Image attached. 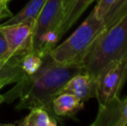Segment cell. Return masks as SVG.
<instances>
[{
	"label": "cell",
	"instance_id": "obj_1",
	"mask_svg": "<svg viewBox=\"0 0 127 126\" xmlns=\"http://www.w3.org/2000/svg\"><path fill=\"white\" fill-rule=\"evenodd\" d=\"M81 73H84L81 64L58 63L48 54L42 57V66L35 74L17 81V86L3 95L4 101L10 102L18 98V110L42 107L53 111V99L71 78Z\"/></svg>",
	"mask_w": 127,
	"mask_h": 126
},
{
	"label": "cell",
	"instance_id": "obj_2",
	"mask_svg": "<svg viewBox=\"0 0 127 126\" xmlns=\"http://www.w3.org/2000/svg\"><path fill=\"white\" fill-rule=\"evenodd\" d=\"M127 54V13L103 30L81 61L85 74L96 78L109 65Z\"/></svg>",
	"mask_w": 127,
	"mask_h": 126
},
{
	"label": "cell",
	"instance_id": "obj_3",
	"mask_svg": "<svg viewBox=\"0 0 127 126\" xmlns=\"http://www.w3.org/2000/svg\"><path fill=\"white\" fill-rule=\"evenodd\" d=\"M103 19L96 15L93 9L87 18L68 38L55 46L49 52L55 61L62 64H81V61L89 50L94 40L105 30Z\"/></svg>",
	"mask_w": 127,
	"mask_h": 126
},
{
	"label": "cell",
	"instance_id": "obj_4",
	"mask_svg": "<svg viewBox=\"0 0 127 126\" xmlns=\"http://www.w3.org/2000/svg\"><path fill=\"white\" fill-rule=\"evenodd\" d=\"M127 80V54L105 67L96 78V99L99 106L119 98Z\"/></svg>",
	"mask_w": 127,
	"mask_h": 126
},
{
	"label": "cell",
	"instance_id": "obj_5",
	"mask_svg": "<svg viewBox=\"0 0 127 126\" xmlns=\"http://www.w3.org/2000/svg\"><path fill=\"white\" fill-rule=\"evenodd\" d=\"M63 17V0H46L34 23L29 52L35 53L42 37L49 31H56ZM59 36V35H58Z\"/></svg>",
	"mask_w": 127,
	"mask_h": 126
},
{
	"label": "cell",
	"instance_id": "obj_6",
	"mask_svg": "<svg viewBox=\"0 0 127 126\" xmlns=\"http://www.w3.org/2000/svg\"><path fill=\"white\" fill-rule=\"evenodd\" d=\"M34 23L24 21L18 24L0 26V30L4 35L8 44V58L29 52Z\"/></svg>",
	"mask_w": 127,
	"mask_h": 126
},
{
	"label": "cell",
	"instance_id": "obj_7",
	"mask_svg": "<svg viewBox=\"0 0 127 126\" xmlns=\"http://www.w3.org/2000/svg\"><path fill=\"white\" fill-rule=\"evenodd\" d=\"M93 126H127V97L116 98L105 105L99 106V111Z\"/></svg>",
	"mask_w": 127,
	"mask_h": 126
},
{
	"label": "cell",
	"instance_id": "obj_8",
	"mask_svg": "<svg viewBox=\"0 0 127 126\" xmlns=\"http://www.w3.org/2000/svg\"><path fill=\"white\" fill-rule=\"evenodd\" d=\"M96 79L81 73L72 77L63 86L60 93H68L76 96L83 102L96 99Z\"/></svg>",
	"mask_w": 127,
	"mask_h": 126
},
{
	"label": "cell",
	"instance_id": "obj_9",
	"mask_svg": "<svg viewBox=\"0 0 127 126\" xmlns=\"http://www.w3.org/2000/svg\"><path fill=\"white\" fill-rule=\"evenodd\" d=\"M94 0H72L63 10V17L58 29L59 38H62L75 24L82 14Z\"/></svg>",
	"mask_w": 127,
	"mask_h": 126
},
{
	"label": "cell",
	"instance_id": "obj_10",
	"mask_svg": "<svg viewBox=\"0 0 127 126\" xmlns=\"http://www.w3.org/2000/svg\"><path fill=\"white\" fill-rule=\"evenodd\" d=\"M83 107V101L68 93H60L52 102L53 112L58 117H74Z\"/></svg>",
	"mask_w": 127,
	"mask_h": 126
},
{
	"label": "cell",
	"instance_id": "obj_11",
	"mask_svg": "<svg viewBox=\"0 0 127 126\" xmlns=\"http://www.w3.org/2000/svg\"><path fill=\"white\" fill-rule=\"evenodd\" d=\"M21 55H15L10 59L0 58V77L9 79L11 83L17 82L25 77L27 74L20 65Z\"/></svg>",
	"mask_w": 127,
	"mask_h": 126
},
{
	"label": "cell",
	"instance_id": "obj_12",
	"mask_svg": "<svg viewBox=\"0 0 127 126\" xmlns=\"http://www.w3.org/2000/svg\"><path fill=\"white\" fill-rule=\"evenodd\" d=\"M46 0H30L28 3L15 16H11L7 22L2 25H9L22 23L24 21L35 22L37 15L43 7Z\"/></svg>",
	"mask_w": 127,
	"mask_h": 126
},
{
	"label": "cell",
	"instance_id": "obj_13",
	"mask_svg": "<svg viewBox=\"0 0 127 126\" xmlns=\"http://www.w3.org/2000/svg\"><path fill=\"white\" fill-rule=\"evenodd\" d=\"M23 126H55L57 122L42 107L33 108L21 123Z\"/></svg>",
	"mask_w": 127,
	"mask_h": 126
},
{
	"label": "cell",
	"instance_id": "obj_14",
	"mask_svg": "<svg viewBox=\"0 0 127 126\" xmlns=\"http://www.w3.org/2000/svg\"><path fill=\"white\" fill-rule=\"evenodd\" d=\"M42 58L32 52H26L20 57V65L27 75L35 74L42 66Z\"/></svg>",
	"mask_w": 127,
	"mask_h": 126
},
{
	"label": "cell",
	"instance_id": "obj_15",
	"mask_svg": "<svg viewBox=\"0 0 127 126\" xmlns=\"http://www.w3.org/2000/svg\"><path fill=\"white\" fill-rule=\"evenodd\" d=\"M115 1L116 0H98L97 3L94 7L96 15L99 18H103V17L108 11L109 9L112 6Z\"/></svg>",
	"mask_w": 127,
	"mask_h": 126
},
{
	"label": "cell",
	"instance_id": "obj_16",
	"mask_svg": "<svg viewBox=\"0 0 127 126\" xmlns=\"http://www.w3.org/2000/svg\"><path fill=\"white\" fill-rule=\"evenodd\" d=\"M9 48L7 42L4 38V35L0 30V58L1 59H10L8 58Z\"/></svg>",
	"mask_w": 127,
	"mask_h": 126
},
{
	"label": "cell",
	"instance_id": "obj_17",
	"mask_svg": "<svg viewBox=\"0 0 127 126\" xmlns=\"http://www.w3.org/2000/svg\"><path fill=\"white\" fill-rule=\"evenodd\" d=\"M126 1V0H116V1L114 2L113 4H112V6L109 9V10L106 12V13H105V15L104 16L102 19H103V20H105V19H107L108 17H112V16L113 15V14L115 13V12L117 11V10H119L121 6H122L123 3H124Z\"/></svg>",
	"mask_w": 127,
	"mask_h": 126
},
{
	"label": "cell",
	"instance_id": "obj_18",
	"mask_svg": "<svg viewBox=\"0 0 127 126\" xmlns=\"http://www.w3.org/2000/svg\"><path fill=\"white\" fill-rule=\"evenodd\" d=\"M10 0H0V18L11 17V12L8 9V3Z\"/></svg>",
	"mask_w": 127,
	"mask_h": 126
},
{
	"label": "cell",
	"instance_id": "obj_19",
	"mask_svg": "<svg viewBox=\"0 0 127 126\" xmlns=\"http://www.w3.org/2000/svg\"><path fill=\"white\" fill-rule=\"evenodd\" d=\"M9 84H11V81L7 79H4V78L0 77V90L3 87H4L6 85H9Z\"/></svg>",
	"mask_w": 127,
	"mask_h": 126
},
{
	"label": "cell",
	"instance_id": "obj_20",
	"mask_svg": "<svg viewBox=\"0 0 127 126\" xmlns=\"http://www.w3.org/2000/svg\"><path fill=\"white\" fill-rule=\"evenodd\" d=\"M71 1H72V0H63V10L68 6V4L70 3Z\"/></svg>",
	"mask_w": 127,
	"mask_h": 126
},
{
	"label": "cell",
	"instance_id": "obj_21",
	"mask_svg": "<svg viewBox=\"0 0 127 126\" xmlns=\"http://www.w3.org/2000/svg\"><path fill=\"white\" fill-rule=\"evenodd\" d=\"M3 102H4V97H3V95L0 94V104Z\"/></svg>",
	"mask_w": 127,
	"mask_h": 126
}]
</instances>
